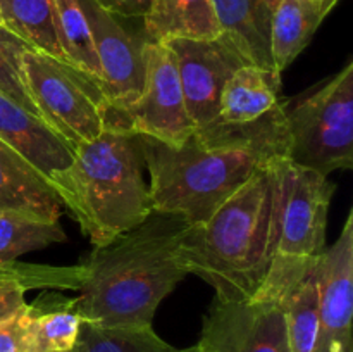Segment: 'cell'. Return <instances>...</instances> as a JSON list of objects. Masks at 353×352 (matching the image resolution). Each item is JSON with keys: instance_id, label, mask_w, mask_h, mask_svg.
<instances>
[{"instance_id": "6da1fadb", "label": "cell", "mask_w": 353, "mask_h": 352, "mask_svg": "<svg viewBox=\"0 0 353 352\" xmlns=\"http://www.w3.org/2000/svg\"><path fill=\"white\" fill-rule=\"evenodd\" d=\"M152 209L202 224L252 176L288 157L286 100L250 123L212 121L183 144L143 137Z\"/></svg>"}, {"instance_id": "7a4b0ae2", "label": "cell", "mask_w": 353, "mask_h": 352, "mask_svg": "<svg viewBox=\"0 0 353 352\" xmlns=\"http://www.w3.org/2000/svg\"><path fill=\"white\" fill-rule=\"evenodd\" d=\"M190 224L176 214L152 213L143 223L81 262L74 311L99 326H150L162 300L188 276L179 245Z\"/></svg>"}, {"instance_id": "3957f363", "label": "cell", "mask_w": 353, "mask_h": 352, "mask_svg": "<svg viewBox=\"0 0 353 352\" xmlns=\"http://www.w3.org/2000/svg\"><path fill=\"white\" fill-rule=\"evenodd\" d=\"M288 159L255 173L205 223L186 230L179 259L228 300H252L264 292L279 237Z\"/></svg>"}, {"instance_id": "277c9868", "label": "cell", "mask_w": 353, "mask_h": 352, "mask_svg": "<svg viewBox=\"0 0 353 352\" xmlns=\"http://www.w3.org/2000/svg\"><path fill=\"white\" fill-rule=\"evenodd\" d=\"M145 169L143 137L130 130L105 126L99 138L74 147L59 197L93 247L154 213Z\"/></svg>"}, {"instance_id": "5b68a950", "label": "cell", "mask_w": 353, "mask_h": 352, "mask_svg": "<svg viewBox=\"0 0 353 352\" xmlns=\"http://www.w3.org/2000/svg\"><path fill=\"white\" fill-rule=\"evenodd\" d=\"M288 161L323 176L353 168V59L288 109Z\"/></svg>"}, {"instance_id": "8992f818", "label": "cell", "mask_w": 353, "mask_h": 352, "mask_svg": "<svg viewBox=\"0 0 353 352\" xmlns=\"http://www.w3.org/2000/svg\"><path fill=\"white\" fill-rule=\"evenodd\" d=\"M24 81L40 119L72 148L105 130V99L99 85L71 64L28 48L23 54Z\"/></svg>"}, {"instance_id": "52a82bcc", "label": "cell", "mask_w": 353, "mask_h": 352, "mask_svg": "<svg viewBox=\"0 0 353 352\" xmlns=\"http://www.w3.org/2000/svg\"><path fill=\"white\" fill-rule=\"evenodd\" d=\"M336 185L288 161L283 190L279 237L268 286H285L326 252L327 213ZM264 289V290H265Z\"/></svg>"}, {"instance_id": "ba28073f", "label": "cell", "mask_w": 353, "mask_h": 352, "mask_svg": "<svg viewBox=\"0 0 353 352\" xmlns=\"http://www.w3.org/2000/svg\"><path fill=\"white\" fill-rule=\"evenodd\" d=\"M143 90L123 110L105 109V126L130 130L165 145H179L196 130L185 106L178 66L164 41H141Z\"/></svg>"}, {"instance_id": "9c48e42d", "label": "cell", "mask_w": 353, "mask_h": 352, "mask_svg": "<svg viewBox=\"0 0 353 352\" xmlns=\"http://www.w3.org/2000/svg\"><path fill=\"white\" fill-rule=\"evenodd\" d=\"M283 290H265L252 300L214 297L203 316L202 352H290L281 306Z\"/></svg>"}, {"instance_id": "30bf717a", "label": "cell", "mask_w": 353, "mask_h": 352, "mask_svg": "<svg viewBox=\"0 0 353 352\" xmlns=\"http://www.w3.org/2000/svg\"><path fill=\"white\" fill-rule=\"evenodd\" d=\"M164 43L176 59L188 116L196 128L207 126L219 116L224 83L234 69L248 62L221 35L209 40L174 38Z\"/></svg>"}, {"instance_id": "8fae6325", "label": "cell", "mask_w": 353, "mask_h": 352, "mask_svg": "<svg viewBox=\"0 0 353 352\" xmlns=\"http://www.w3.org/2000/svg\"><path fill=\"white\" fill-rule=\"evenodd\" d=\"M100 66V92L105 109L123 110L140 97L143 90L145 66L141 43L119 24L116 16L103 10L93 0H79Z\"/></svg>"}, {"instance_id": "7c38bea8", "label": "cell", "mask_w": 353, "mask_h": 352, "mask_svg": "<svg viewBox=\"0 0 353 352\" xmlns=\"http://www.w3.org/2000/svg\"><path fill=\"white\" fill-rule=\"evenodd\" d=\"M353 213L338 240L326 248L321 269L319 326L314 352H353Z\"/></svg>"}, {"instance_id": "4fadbf2b", "label": "cell", "mask_w": 353, "mask_h": 352, "mask_svg": "<svg viewBox=\"0 0 353 352\" xmlns=\"http://www.w3.org/2000/svg\"><path fill=\"white\" fill-rule=\"evenodd\" d=\"M0 140L30 161L61 193L74 148L47 123L0 93Z\"/></svg>"}, {"instance_id": "5bb4252c", "label": "cell", "mask_w": 353, "mask_h": 352, "mask_svg": "<svg viewBox=\"0 0 353 352\" xmlns=\"http://www.w3.org/2000/svg\"><path fill=\"white\" fill-rule=\"evenodd\" d=\"M62 207L52 183L19 152L0 140V213L21 211L59 221Z\"/></svg>"}, {"instance_id": "9a60e30c", "label": "cell", "mask_w": 353, "mask_h": 352, "mask_svg": "<svg viewBox=\"0 0 353 352\" xmlns=\"http://www.w3.org/2000/svg\"><path fill=\"white\" fill-rule=\"evenodd\" d=\"M221 37L226 38L248 64L271 69V17L262 0H212ZM276 72V71H274Z\"/></svg>"}, {"instance_id": "2e32d148", "label": "cell", "mask_w": 353, "mask_h": 352, "mask_svg": "<svg viewBox=\"0 0 353 352\" xmlns=\"http://www.w3.org/2000/svg\"><path fill=\"white\" fill-rule=\"evenodd\" d=\"M340 0H279L271 17L272 68L281 75L303 48Z\"/></svg>"}, {"instance_id": "e0dca14e", "label": "cell", "mask_w": 353, "mask_h": 352, "mask_svg": "<svg viewBox=\"0 0 353 352\" xmlns=\"http://www.w3.org/2000/svg\"><path fill=\"white\" fill-rule=\"evenodd\" d=\"M279 92L281 75L254 64L240 66L224 83L217 121L241 124L259 119L281 100Z\"/></svg>"}, {"instance_id": "ac0fdd59", "label": "cell", "mask_w": 353, "mask_h": 352, "mask_svg": "<svg viewBox=\"0 0 353 352\" xmlns=\"http://www.w3.org/2000/svg\"><path fill=\"white\" fill-rule=\"evenodd\" d=\"M147 40H209L221 35L212 0H154L143 16Z\"/></svg>"}, {"instance_id": "d6986e66", "label": "cell", "mask_w": 353, "mask_h": 352, "mask_svg": "<svg viewBox=\"0 0 353 352\" xmlns=\"http://www.w3.org/2000/svg\"><path fill=\"white\" fill-rule=\"evenodd\" d=\"M30 352H71L81 326L74 299L57 292H45L26 304Z\"/></svg>"}, {"instance_id": "ffe728a7", "label": "cell", "mask_w": 353, "mask_h": 352, "mask_svg": "<svg viewBox=\"0 0 353 352\" xmlns=\"http://www.w3.org/2000/svg\"><path fill=\"white\" fill-rule=\"evenodd\" d=\"M323 257L307 266L281 295L290 352H314L319 326V297Z\"/></svg>"}, {"instance_id": "44dd1931", "label": "cell", "mask_w": 353, "mask_h": 352, "mask_svg": "<svg viewBox=\"0 0 353 352\" xmlns=\"http://www.w3.org/2000/svg\"><path fill=\"white\" fill-rule=\"evenodd\" d=\"M0 19L31 50L65 62L55 28L54 0H0Z\"/></svg>"}, {"instance_id": "7402d4cb", "label": "cell", "mask_w": 353, "mask_h": 352, "mask_svg": "<svg viewBox=\"0 0 353 352\" xmlns=\"http://www.w3.org/2000/svg\"><path fill=\"white\" fill-rule=\"evenodd\" d=\"M65 240L68 237L59 221L21 211L0 213V264L12 262L28 252L41 251Z\"/></svg>"}, {"instance_id": "603a6c76", "label": "cell", "mask_w": 353, "mask_h": 352, "mask_svg": "<svg viewBox=\"0 0 353 352\" xmlns=\"http://www.w3.org/2000/svg\"><path fill=\"white\" fill-rule=\"evenodd\" d=\"M54 7L57 38L65 62L99 85V59H97L95 47H93L88 21L79 6V0H54Z\"/></svg>"}, {"instance_id": "cb8c5ba5", "label": "cell", "mask_w": 353, "mask_h": 352, "mask_svg": "<svg viewBox=\"0 0 353 352\" xmlns=\"http://www.w3.org/2000/svg\"><path fill=\"white\" fill-rule=\"evenodd\" d=\"M71 352H186L162 340L150 326H99L81 323Z\"/></svg>"}, {"instance_id": "d4e9b609", "label": "cell", "mask_w": 353, "mask_h": 352, "mask_svg": "<svg viewBox=\"0 0 353 352\" xmlns=\"http://www.w3.org/2000/svg\"><path fill=\"white\" fill-rule=\"evenodd\" d=\"M28 48L30 47L21 38L0 24V93L40 117L24 81L23 54Z\"/></svg>"}, {"instance_id": "484cf974", "label": "cell", "mask_w": 353, "mask_h": 352, "mask_svg": "<svg viewBox=\"0 0 353 352\" xmlns=\"http://www.w3.org/2000/svg\"><path fill=\"white\" fill-rule=\"evenodd\" d=\"M0 352H30L26 306L12 320L0 326Z\"/></svg>"}, {"instance_id": "4316f807", "label": "cell", "mask_w": 353, "mask_h": 352, "mask_svg": "<svg viewBox=\"0 0 353 352\" xmlns=\"http://www.w3.org/2000/svg\"><path fill=\"white\" fill-rule=\"evenodd\" d=\"M103 10L116 17H141L150 9L154 0H93Z\"/></svg>"}, {"instance_id": "83f0119b", "label": "cell", "mask_w": 353, "mask_h": 352, "mask_svg": "<svg viewBox=\"0 0 353 352\" xmlns=\"http://www.w3.org/2000/svg\"><path fill=\"white\" fill-rule=\"evenodd\" d=\"M14 264H16V261H12V262H6V264H0V278H2V276H6L7 273L12 271Z\"/></svg>"}, {"instance_id": "f1b7e54d", "label": "cell", "mask_w": 353, "mask_h": 352, "mask_svg": "<svg viewBox=\"0 0 353 352\" xmlns=\"http://www.w3.org/2000/svg\"><path fill=\"white\" fill-rule=\"evenodd\" d=\"M262 2H264L265 7H268V9L272 12V10H274V7H276V3H278L279 0H262Z\"/></svg>"}, {"instance_id": "f546056e", "label": "cell", "mask_w": 353, "mask_h": 352, "mask_svg": "<svg viewBox=\"0 0 353 352\" xmlns=\"http://www.w3.org/2000/svg\"><path fill=\"white\" fill-rule=\"evenodd\" d=\"M186 352H202V351L199 349V345H193V347L186 349Z\"/></svg>"}, {"instance_id": "4dcf8cb0", "label": "cell", "mask_w": 353, "mask_h": 352, "mask_svg": "<svg viewBox=\"0 0 353 352\" xmlns=\"http://www.w3.org/2000/svg\"><path fill=\"white\" fill-rule=\"evenodd\" d=\"M0 24H2V19H0Z\"/></svg>"}]
</instances>
